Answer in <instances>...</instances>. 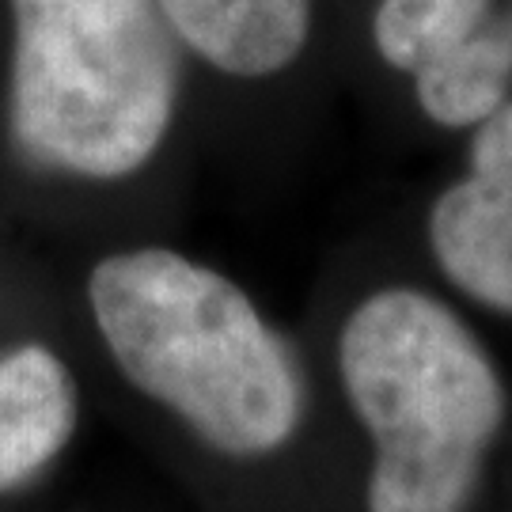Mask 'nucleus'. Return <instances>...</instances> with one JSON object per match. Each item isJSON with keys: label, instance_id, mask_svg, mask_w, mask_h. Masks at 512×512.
Instances as JSON below:
<instances>
[{"label": "nucleus", "instance_id": "f257e3e1", "mask_svg": "<svg viewBox=\"0 0 512 512\" xmlns=\"http://www.w3.org/2000/svg\"><path fill=\"white\" fill-rule=\"evenodd\" d=\"M88 304L114 365L213 452L274 456L300 429L293 349L232 277L171 247L103 258Z\"/></svg>", "mask_w": 512, "mask_h": 512}, {"label": "nucleus", "instance_id": "f03ea898", "mask_svg": "<svg viewBox=\"0 0 512 512\" xmlns=\"http://www.w3.org/2000/svg\"><path fill=\"white\" fill-rule=\"evenodd\" d=\"M338 376L372 440L368 512H463L505 425V387L437 296L391 285L338 334Z\"/></svg>", "mask_w": 512, "mask_h": 512}, {"label": "nucleus", "instance_id": "7ed1b4c3", "mask_svg": "<svg viewBox=\"0 0 512 512\" xmlns=\"http://www.w3.org/2000/svg\"><path fill=\"white\" fill-rule=\"evenodd\" d=\"M12 133L42 167L126 179L171 129L183 38L160 0H12Z\"/></svg>", "mask_w": 512, "mask_h": 512}, {"label": "nucleus", "instance_id": "20e7f679", "mask_svg": "<svg viewBox=\"0 0 512 512\" xmlns=\"http://www.w3.org/2000/svg\"><path fill=\"white\" fill-rule=\"evenodd\" d=\"M186 50L232 76L289 69L311 31V0H160Z\"/></svg>", "mask_w": 512, "mask_h": 512}, {"label": "nucleus", "instance_id": "39448f33", "mask_svg": "<svg viewBox=\"0 0 512 512\" xmlns=\"http://www.w3.org/2000/svg\"><path fill=\"white\" fill-rule=\"evenodd\" d=\"M76 384L54 349L27 342L0 357V494H12L69 444Z\"/></svg>", "mask_w": 512, "mask_h": 512}, {"label": "nucleus", "instance_id": "423d86ee", "mask_svg": "<svg viewBox=\"0 0 512 512\" xmlns=\"http://www.w3.org/2000/svg\"><path fill=\"white\" fill-rule=\"evenodd\" d=\"M429 247L459 293L512 315V194L475 175L452 183L429 209Z\"/></svg>", "mask_w": 512, "mask_h": 512}, {"label": "nucleus", "instance_id": "0eeeda50", "mask_svg": "<svg viewBox=\"0 0 512 512\" xmlns=\"http://www.w3.org/2000/svg\"><path fill=\"white\" fill-rule=\"evenodd\" d=\"M512 88V27L505 12H494L448 54L433 57L414 73L421 110L448 129L478 126L490 118Z\"/></svg>", "mask_w": 512, "mask_h": 512}, {"label": "nucleus", "instance_id": "6e6552de", "mask_svg": "<svg viewBox=\"0 0 512 512\" xmlns=\"http://www.w3.org/2000/svg\"><path fill=\"white\" fill-rule=\"evenodd\" d=\"M494 16V0H380L372 19L376 50L391 69L418 73Z\"/></svg>", "mask_w": 512, "mask_h": 512}, {"label": "nucleus", "instance_id": "1a4fd4ad", "mask_svg": "<svg viewBox=\"0 0 512 512\" xmlns=\"http://www.w3.org/2000/svg\"><path fill=\"white\" fill-rule=\"evenodd\" d=\"M478 183L512 194V99L482 118L471 141V171Z\"/></svg>", "mask_w": 512, "mask_h": 512}, {"label": "nucleus", "instance_id": "9d476101", "mask_svg": "<svg viewBox=\"0 0 512 512\" xmlns=\"http://www.w3.org/2000/svg\"><path fill=\"white\" fill-rule=\"evenodd\" d=\"M505 19H509V27H512V4H509V8H505Z\"/></svg>", "mask_w": 512, "mask_h": 512}]
</instances>
